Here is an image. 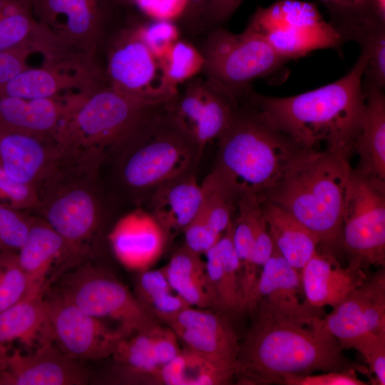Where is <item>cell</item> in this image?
<instances>
[{
    "label": "cell",
    "instance_id": "2",
    "mask_svg": "<svg viewBox=\"0 0 385 385\" xmlns=\"http://www.w3.org/2000/svg\"><path fill=\"white\" fill-rule=\"evenodd\" d=\"M367 57L361 53L354 67L326 86L296 96L276 98L252 89L245 100L259 117L301 150H326L348 157L359 136L365 95L363 77Z\"/></svg>",
    "mask_w": 385,
    "mask_h": 385
},
{
    "label": "cell",
    "instance_id": "35",
    "mask_svg": "<svg viewBox=\"0 0 385 385\" xmlns=\"http://www.w3.org/2000/svg\"><path fill=\"white\" fill-rule=\"evenodd\" d=\"M183 348L190 350L211 361L235 366L239 342L236 334L197 329H171Z\"/></svg>",
    "mask_w": 385,
    "mask_h": 385
},
{
    "label": "cell",
    "instance_id": "9",
    "mask_svg": "<svg viewBox=\"0 0 385 385\" xmlns=\"http://www.w3.org/2000/svg\"><path fill=\"white\" fill-rule=\"evenodd\" d=\"M53 286L66 299L88 314L118 322L130 335L158 324L128 287L111 273L82 262L61 275Z\"/></svg>",
    "mask_w": 385,
    "mask_h": 385
},
{
    "label": "cell",
    "instance_id": "33",
    "mask_svg": "<svg viewBox=\"0 0 385 385\" xmlns=\"http://www.w3.org/2000/svg\"><path fill=\"white\" fill-rule=\"evenodd\" d=\"M235 378V367L220 364L182 348L154 376L153 384L226 385Z\"/></svg>",
    "mask_w": 385,
    "mask_h": 385
},
{
    "label": "cell",
    "instance_id": "19",
    "mask_svg": "<svg viewBox=\"0 0 385 385\" xmlns=\"http://www.w3.org/2000/svg\"><path fill=\"white\" fill-rule=\"evenodd\" d=\"M106 83L104 69L97 63H43L41 67H29L1 84L0 96L47 98L73 90L89 94Z\"/></svg>",
    "mask_w": 385,
    "mask_h": 385
},
{
    "label": "cell",
    "instance_id": "5",
    "mask_svg": "<svg viewBox=\"0 0 385 385\" xmlns=\"http://www.w3.org/2000/svg\"><path fill=\"white\" fill-rule=\"evenodd\" d=\"M217 140L210 174L238 200L253 195L264 201L302 150L265 123L244 99Z\"/></svg>",
    "mask_w": 385,
    "mask_h": 385
},
{
    "label": "cell",
    "instance_id": "43",
    "mask_svg": "<svg viewBox=\"0 0 385 385\" xmlns=\"http://www.w3.org/2000/svg\"><path fill=\"white\" fill-rule=\"evenodd\" d=\"M171 292L175 291L163 268L140 272L135 282V292L137 298L148 309L155 301Z\"/></svg>",
    "mask_w": 385,
    "mask_h": 385
},
{
    "label": "cell",
    "instance_id": "25",
    "mask_svg": "<svg viewBox=\"0 0 385 385\" xmlns=\"http://www.w3.org/2000/svg\"><path fill=\"white\" fill-rule=\"evenodd\" d=\"M50 342L53 333L43 296H29L0 312V369L15 343L30 352Z\"/></svg>",
    "mask_w": 385,
    "mask_h": 385
},
{
    "label": "cell",
    "instance_id": "30",
    "mask_svg": "<svg viewBox=\"0 0 385 385\" xmlns=\"http://www.w3.org/2000/svg\"><path fill=\"white\" fill-rule=\"evenodd\" d=\"M302 298L304 299V295L301 272L292 267L274 247L271 256L262 267L247 302L245 312L250 314L259 301L290 309H304L311 307Z\"/></svg>",
    "mask_w": 385,
    "mask_h": 385
},
{
    "label": "cell",
    "instance_id": "8",
    "mask_svg": "<svg viewBox=\"0 0 385 385\" xmlns=\"http://www.w3.org/2000/svg\"><path fill=\"white\" fill-rule=\"evenodd\" d=\"M200 51L205 78L238 101L252 89L255 80L274 73L287 61L263 37L247 29L234 34L215 27Z\"/></svg>",
    "mask_w": 385,
    "mask_h": 385
},
{
    "label": "cell",
    "instance_id": "21",
    "mask_svg": "<svg viewBox=\"0 0 385 385\" xmlns=\"http://www.w3.org/2000/svg\"><path fill=\"white\" fill-rule=\"evenodd\" d=\"M62 153L56 137L0 129V168L18 182L37 189L54 170Z\"/></svg>",
    "mask_w": 385,
    "mask_h": 385
},
{
    "label": "cell",
    "instance_id": "7",
    "mask_svg": "<svg viewBox=\"0 0 385 385\" xmlns=\"http://www.w3.org/2000/svg\"><path fill=\"white\" fill-rule=\"evenodd\" d=\"M163 103L120 93L106 83L85 96L56 139L63 148L107 157L150 108Z\"/></svg>",
    "mask_w": 385,
    "mask_h": 385
},
{
    "label": "cell",
    "instance_id": "41",
    "mask_svg": "<svg viewBox=\"0 0 385 385\" xmlns=\"http://www.w3.org/2000/svg\"><path fill=\"white\" fill-rule=\"evenodd\" d=\"M0 205L23 211L38 210L37 189L14 180L0 168Z\"/></svg>",
    "mask_w": 385,
    "mask_h": 385
},
{
    "label": "cell",
    "instance_id": "6",
    "mask_svg": "<svg viewBox=\"0 0 385 385\" xmlns=\"http://www.w3.org/2000/svg\"><path fill=\"white\" fill-rule=\"evenodd\" d=\"M105 159L96 153L64 150L37 188L42 218L86 259L96 245L106 217L97 185Z\"/></svg>",
    "mask_w": 385,
    "mask_h": 385
},
{
    "label": "cell",
    "instance_id": "23",
    "mask_svg": "<svg viewBox=\"0 0 385 385\" xmlns=\"http://www.w3.org/2000/svg\"><path fill=\"white\" fill-rule=\"evenodd\" d=\"M109 241L118 260L125 267L142 272L161 255L167 240L164 230L150 212H133L118 220Z\"/></svg>",
    "mask_w": 385,
    "mask_h": 385
},
{
    "label": "cell",
    "instance_id": "39",
    "mask_svg": "<svg viewBox=\"0 0 385 385\" xmlns=\"http://www.w3.org/2000/svg\"><path fill=\"white\" fill-rule=\"evenodd\" d=\"M33 216L0 205V252L19 250L30 230Z\"/></svg>",
    "mask_w": 385,
    "mask_h": 385
},
{
    "label": "cell",
    "instance_id": "27",
    "mask_svg": "<svg viewBox=\"0 0 385 385\" xmlns=\"http://www.w3.org/2000/svg\"><path fill=\"white\" fill-rule=\"evenodd\" d=\"M205 254L212 308L226 317L244 314L240 264L232 241V220Z\"/></svg>",
    "mask_w": 385,
    "mask_h": 385
},
{
    "label": "cell",
    "instance_id": "11",
    "mask_svg": "<svg viewBox=\"0 0 385 385\" xmlns=\"http://www.w3.org/2000/svg\"><path fill=\"white\" fill-rule=\"evenodd\" d=\"M385 183L351 169L342 217V247L364 270L385 265Z\"/></svg>",
    "mask_w": 385,
    "mask_h": 385
},
{
    "label": "cell",
    "instance_id": "46",
    "mask_svg": "<svg viewBox=\"0 0 385 385\" xmlns=\"http://www.w3.org/2000/svg\"><path fill=\"white\" fill-rule=\"evenodd\" d=\"M187 3L188 0H135V4L155 20L172 21L183 16Z\"/></svg>",
    "mask_w": 385,
    "mask_h": 385
},
{
    "label": "cell",
    "instance_id": "13",
    "mask_svg": "<svg viewBox=\"0 0 385 385\" xmlns=\"http://www.w3.org/2000/svg\"><path fill=\"white\" fill-rule=\"evenodd\" d=\"M104 72L108 86L129 96L168 103L179 94L164 81L158 58L135 26L122 29L113 38Z\"/></svg>",
    "mask_w": 385,
    "mask_h": 385
},
{
    "label": "cell",
    "instance_id": "10",
    "mask_svg": "<svg viewBox=\"0 0 385 385\" xmlns=\"http://www.w3.org/2000/svg\"><path fill=\"white\" fill-rule=\"evenodd\" d=\"M246 29L263 37L287 61L344 42L314 4L299 0H279L258 7Z\"/></svg>",
    "mask_w": 385,
    "mask_h": 385
},
{
    "label": "cell",
    "instance_id": "28",
    "mask_svg": "<svg viewBox=\"0 0 385 385\" xmlns=\"http://www.w3.org/2000/svg\"><path fill=\"white\" fill-rule=\"evenodd\" d=\"M365 106L354 148L359 171L385 183V96L382 88L363 78Z\"/></svg>",
    "mask_w": 385,
    "mask_h": 385
},
{
    "label": "cell",
    "instance_id": "29",
    "mask_svg": "<svg viewBox=\"0 0 385 385\" xmlns=\"http://www.w3.org/2000/svg\"><path fill=\"white\" fill-rule=\"evenodd\" d=\"M151 214L168 236L183 231L197 213L202 200L195 171L159 186L148 198Z\"/></svg>",
    "mask_w": 385,
    "mask_h": 385
},
{
    "label": "cell",
    "instance_id": "26",
    "mask_svg": "<svg viewBox=\"0 0 385 385\" xmlns=\"http://www.w3.org/2000/svg\"><path fill=\"white\" fill-rule=\"evenodd\" d=\"M201 188L199 210L183 231L185 245L199 254L205 253L222 235L232 220L239 200L210 173Z\"/></svg>",
    "mask_w": 385,
    "mask_h": 385
},
{
    "label": "cell",
    "instance_id": "16",
    "mask_svg": "<svg viewBox=\"0 0 385 385\" xmlns=\"http://www.w3.org/2000/svg\"><path fill=\"white\" fill-rule=\"evenodd\" d=\"M239 103L205 78L194 77L187 81L172 108L203 151L227 128Z\"/></svg>",
    "mask_w": 385,
    "mask_h": 385
},
{
    "label": "cell",
    "instance_id": "37",
    "mask_svg": "<svg viewBox=\"0 0 385 385\" xmlns=\"http://www.w3.org/2000/svg\"><path fill=\"white\" fill-rule=\"evenodd\" d=\"M327 9L330 23L344 41L355 29L375 21H385L374 9L370 0H318Z\"/></svg>",
    "mask_w": 385,
    "mask_h": 385
},
{
    "label": "cell",
    "instance_id": "47",
    "mask_svg": "<svg viewBox=\"0 0 385 385\" xmlns=\"http://www.w3.org/2000/svg\"><path fill=\"white\" fill-rule=\"evenodd\" d=\"M245 0H209L205 9L202 28L212 29L227 21Z\"/></svg>",
    "mask_w": 385,
    "mask_h": 385
},
{
    "label": "cell",
    "instance_id": "24",
    "mask_svg": "<svg viewBox=\"0 0 385 385\" xmlns=\"http://www.w3.org/2000/svg\"><path fill=\"white\" fill-rule=\"evenodd\" d=\"M366 277L359 265L349 262L347 267H342L334 255L317 249L301 270L305 301L315 308L322 309L324 306L333 308Z\"/></svg>",
    "mask_w": 385,
    "mask_h": 385
},
{
    "label": "cell",
    "instance_id": "40",
    "mask_svg": "<svg viewBox=\"0 0 385 385\" xmlns=\"http://www.w3.org/2000/svg\"><path fill=\"white\" fill-rule=\"evenodd\" d=\"M346 349L363 355L369 374L375 375L374 384H385V334L366 333L352 340Z\"/></svg>",
    "mask_w": 385,
    "mask_h": 385
},
{
    "label": "cell",
    "instance_id": "1",
    "mask_svg": "<svg viewBox=\"0 0 385 385\" xmlns=\"http://www.w3.org/2000/svg\"><path fill=\"white\" fill-rule=\"evenodd\" d=\"M320 309H290L257 302L254 320L239 344L235 366L238 384H283L292 375L353 368L369 375L366 367L349 361L327 329Z\"/></svg>",
    "mask_w": 385,
    "mask_h": 385
},
{
    "label": "cell",
    "instance_id": "42",
    "mask_svg": "<svg viewBox=\"0 0 385 385\" xmlns=\"http://www.w3.org/2000/svg\"><path fill=\"white\" fill-rule=\"evenodd\" d=\"M140 38L159 60L178 40V27L171 21L155 20L152 23L135 26Z\"/></svg>",
    "mask_w": 385,
    "mask_h": 385
},
{
    "label": "cell",
    "instance_id": "32",
    "mask_svg": "<svg viewBox=\"0 0 385 385\" xmlns=\"http://www.w3.org/2000/svg\"><path fill=\"white\" fill-rule=\"evenodd\" d=\"M173 289L189 305L212 308L205 262L185 245L177 249L162 267Z\"/></svg>",
    "mask_w": 385,
    "mask_h": 385
},
{
    "label": "cell",
    "instance_id": "36",
    "mask_svg": "<svg viewBox=\"0 0 385 385\" xmlns=\"http://www.w3.org/2000/svg\"><path fill=\"white\" fill-rule=\"evenodd\" d=\"M158 61L164 81L174 88L194 78L202 71L204 65L200 51L191 43L180 40Z\"/></svg>",
    "mask_w": 385,
    "mask_h": 385
},
{
    "label": "cell",
    "instance_id": "48",
    "mask_svg": "<svg viewBox=\"0 0 385 385\" xmlns=\"http://www.w3.org/2000/svg\"><path fill=\"white\" fill-rule=\"evenodd\" d=\"M209 0H188L185 10L180 17L189 31H197L202 28V16Z\"/></svg>",
    "mask_w": 385,
    "mask_h": 385
},
{
    "label": "cell",
    "instance_id": "12",
    "mask_svg": "<svg viewBox=\"0 0 385 385\" xmlns=\"http://www.w3.org/2000/svg\"><path fill=\"white\" fill-rule=\"evenodd\" d=\"M53 343L76 360L98 361L112 356L120 342L131 336L122 327L111 329L84 312L51 286L43 295Z\"/></svg>",
    "mask_w": 385,
    "mask_h": 385
},
{
    "label": "cell",
    "instance_id": "15",
    "mask_svg": "<svg viewBox=\"0 0 385 385\" xmlns=\"http://www.w3.org/2000/svg\"><path fill=\"white\" fill-rule=\"evenodd\" d=\"M17 253L29 281L31 296H43L61 275L86 260L42 217H36Z\"/></svg>",
    "mask_w": 385,
    "mask_h": 385
},
{
    "label": "cell",
    "instance_id": "44",
    "mask_svg": "<svg viewBox=\"0 0 385 385\" xmlns=\"http://www.w3.org/2000/svg\"><path fill=\"white\" fill-rule=\"evenodd\" d=\"M357 371L350 368L342 371H326L319 374L292 375L284 379L285 385H366L358 378Z\"/></svg>",
    "mask_w": 385,
    "mask_h": 385
},
{
    "label": "cell",
    "instance_id": "34",
    "mask_svg": "<svg viewBox=\"0 0 385 385\" xmlns=\"http://www.w3.org/2000/svg\"><path fill=\"white\" fill-rule=\"evenodd\" d=\"M237 216L232 220V241L240 264V274L249 262L255 244L268 230L262 200L257 196H242L237 205Z\"/></svg>",
    "mask_w": 385,
    "mask_h": 385
},
{
    "label": "cell",
    "instance_id": "4",
    "mask_svg": "<svg viewBox=\"0 0 385 385\" xmlns=\"http://www.w3.org/2000/svg\"><path fill=\"white\" fill-rule=\"evenodd\" d=\"M173 101L150 108L112 152L119 181L138 200H148L163 183L195 171L202 153L174 113Z\"/></svg>",
    "mask_w": 385,
    "mask_h": 385
},
{
    "label": "cell",
    "instance_id": "14",
    "mask_svg": "<svg viewBox=\"0 0 385 385\" xmlns=\"http://www.w3.org/2000/svg\"><path fill=\"white\" fill-rule=\"evenodd\" d=\"M38 21L96 60L111 14V0H31Z\"/></svg>",
    "mask_w": 385,
    "mask_h": 385
},
{
    "label": "cell",
    "instance_id": "3",
    "mask_svg": "<svg viewBox=\"0 0 385 385\" xmlns=\"http://www.w3.org/2000/svg\"><path fill=\"white\" fill-rule=\"evenodd\" d=\"M348 157L301 150L265 197L314 233L323 251L342 247V217L351 168Z\"/></svg>",
    "mask_w": 385,
    "mask_h": 385
},
{
    "label": "cell",
    "instance_id": "20",
    "mask_svg": "<svg viewBox=\"0 0 385 385\" xmlns=\"http://www.w3.org/2000/svg\"><path fill=\"white\" fill-rule=\"evenodd\" d=\"M29 44L43 63H78L85 56L35 18L31 0H0V51Z\"/></svg>",
    "mask_w": 385,
    "mask_h": 385
},
{
    "label": "cell",
    "instance_id": "17",
    "mask_svg": "<svg viewBox=\"0 0 385 385\" xmlns=\"http://www.w3.org/2000/svg\"><path fill=\"white\" fill-rule=\"evenodd\" d=\"M323 319L342 349L366 333L385 334L384 267L367 276Z\"/></svg>",
    "mask_w": 385,
    "mask_h": 385
},
{
    "label": "cell",
    "instance_id": "38",
    "mask_svg": "<svg viewBox=\"0 0 385 385\" xmlns=\"http://www.w3.org/2000/svg\"><path fill=\"white\" fill-rule=\"evenodd\" d=\"M31 296L30 284L16 252H0V312Z\"/></svg>",
    "mask_w": 385,
    "mask_h": 385
},
{
    "label": "cell",
    "instance_id": "31",
    "mask_svg": "<svg viewBox=\"0 0 385 385\" xmlns=\"http://www.w3.org/2000/svg\"><path fill=\"white\" fill-rule=\"evenodd\" d=\"M262 206L275 248L292 267L301 272L319 246L318 237L277 205L265 200Z\"/></svg>",
    "mask_w": 385,
    "mask_h": 385
},
{
    "label": "cell",
    "instance_id": "22",
    "mask_svg": "<svg viewBox=\"0 0 385 385\" xmlns=\"http://www.w3.org/2000/svg\"><path fill=\"white\" fill-rule=\"evenodd\" d=\"M86 95L68 93L47 98L0 96V129L56 138L61 126Z\"/></svg>",
    "mask_w": 385,
    "mask_h": 385
},
{
    "label": "cell",
    "instance_id": "49",
    "mask_svg": "<svg viewBox=\"0 0 385 385\" xmlns=\"http://www.w3.org/2000/svg\"><path fill=\"white\" fill-rule=\"evenodd\" d=\"M379 16L385 20V0H370Z\"/></svg>",
    "mask_w": 385,
    "mask_h": 385
},
{
    "label": "cell",
    "instance_id": "50",
    "mask_svg": "<svg viewBox=\"0 0 385 385\" xmlns=\"http://www.w3.org/2000/svg\"><path fill=\"white\" fill-rule=\"evenodd\" d=\"M118 2L126 4V5H132L135 4V0H117Z\"/></svg>",
    "mask_w": 385,
    "mask_h": 385
},
{
    "label": "cell",
    "instance_id": "18",
    "mask_svg": "<svg viewBox=\"0 0 385 385\" xmlns=\"http://www.w3.org/2000/svg\"><path fill=\"white\" fill-rule=\"evenodd\" d=\"M91 372L53 342L30 352L14 349L0 369V385H86Z\"/></svg>",
    "mask_w": 385,
    "mask_h": 385
},
{
    "label": "cell",
    "instance_id": "45",
    "mask_svg": "<svg viewBox=\"0 0 385 385\" xmlns=\"http://www.w3.org/2000/svg\"><path fill=\"white\" fill-rule=\"evenodd\" d=\"M34 53H37L36 50L29 44L0 51V85L29 68L27 60Z\"/></svg>",
    "mask_w": 385,
    "mask_h": 385
}]
</instances>
